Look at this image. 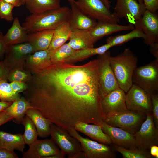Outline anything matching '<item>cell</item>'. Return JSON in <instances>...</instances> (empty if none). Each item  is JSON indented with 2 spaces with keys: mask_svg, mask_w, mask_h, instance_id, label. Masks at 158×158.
Masks as SVG:
<instances>
[{
  "mask_svg": "<svg viewBox=\"0 0 158 158\" xmlns=\"http://www.w3.org/2000/svg\"><path fill=\"white\" fill-rule=\"evenodd\" d=\"M23 97L45 117L67 131L80 122L101 126L97 59L83 65L51 64L32 74Z\"/></svg>",
  "mask_w": 158,
  "mask_h": 158,
  "instance_id": "1",
  "label": "cell"
},
{
  "mask_svg": "<svg viewBox=\"0 0 158 158\" xmlns=\"http://www.w3.org/2000/svg\"><path fill=\"white\" fill-rule=\"evenodd\" d=\"M70 14V8L67 6L32 14L26 17L22 26L28 33L54 30L62 23L68 22Z\"/></svg>",
  "mask_w": 158,
  "mask_h": 158,
  "instance_id": "2",
  "label": "cell"
},
{
  "mask_svg": "<svg viewBox=\"0 0 158 158\" xmlns=\"http://www.w3.org/2000/svg\"><path fill=\"white\" fill-rule=\"evenodd\" d=\"M138 59L129 48L114 56H110V65L120 88L127 93L133 84L132 78Z\"/></svg>",
  "mask_w": 158,
  "mask_h": 158,
  "instance_id": "3",
  "label": "cell"
},
{
  "mask_svg": "<svg viewBox=\"0 0 158 158\" xmlns=\"http://www.w3.org/2000/svg\"><path fill=\"white\" fill-rule=\"evenodd\" d=\"M51 139L60 149L61 152L68 158L84 157L80 142L66 130L52 123L50 127Z\"/></svg>",
  "mask_w": 158,
  "mask_h": 158,
  "instance_id": "4",
  "label": "cell"
},
{
  "mask_svg": "<svg viewBox=\"0 0 158 158\" xmlns=\"http://www.w3.org/2000/svg\"><path fill=\"white\" fill-rule=\"evenodd\" d=\"M132 81L150 94H158V61L155 59L146 65L136 67Z\"/></svg>",
  "mask_w": 158,
  "mask_h": 158,
  "instance_id": "5",
  "label": "cell"
},
{
  "mask_svg": "<svg viewBox=\"0 0 158 158\" xmlns=\"http://www.w3.org/2000/svg\"><path fill=\"white\" fill-rule=\"evenodd\" d=\"M111 53L107 51L98 55V79L99 94L102 99L110 92L119 88L111 67Z\"/></svg>",
  "mask_w": 158,
  "mask_h": 158,
  "instance_id": "6",
  "label": "cell"
},
{
  "mask_svg": "<svg viewBox=\"0 0 158 158\" xmlns=\"http://www.w3.org/2000/svg\"><path fill=\"white\" fill-rule=\"evenodd\" d=\"M146 116L145 113L128 110L106 118L104 122L134 134L139 130Z\"/></svg>",
  "mask_w": 158,
  "mask_h": 158,
  "instance_id": "7",
  "label": "cell"
},
{
  "mask_svg": "<svg viewBox=\"0 0 158 158\" xmlns=\"http://www.w3.org/2000/svg\"><path fill=\"white\" fill-rule=\"evenodd\" d=\"M68 132L80 142L84 158H114L116 157L113 150L107 145L99 143L82 136L74 128Z\"/></svg>",
  "mask_w": 158,
  "mask_h": 158,
  "instance_id": "8",
  "label": "cell"
},
{
  "mask_svg": "<svg viewBox=\"0 0 158 158\" xmlns=\"http://www.w3.org/2000/svg\"><path fill=\"white\" fill-rule=\"evenodd\" d=\"M35 51L33 46L28 42L8 46L2 61L10 72L24 68L27 57Z\"/></svg>",
  "mask_w": 158,
  "mask_h": 158,
  "instance_id": "9",
  "label": "cell"
},
{
  "mask_svg": "<svg viewBox=\"0 0 158 158\" xmlns=\"http://www.w3.org/2000/svg\"><path fill=\"white\" fill-rule=\"evenodd\" d=\"M146 114V118L140 129L133 134L137 147L148 150L151 146L158 145V129L155 126L152 112Z\"/></svg>",
  "mask_w": 158,
  "mask_h": 158,
  "instance_id": "10",
  "label": "cell"
},
{
  "mask_svg": "<svg viewBox=\"0 0 158 158\" xmlns=\"http://www.w3.org/2000/svg\"><path fill=\"white\" fill-rule=\"evenodd\" d=\"M146 10L144 4L136 0H117L112 14L118 19L125 18L129 24L134 26Z\"/></svg>",
  "mask_w": 158,
  "mask_h": 158,
  "instance_id": "11",
  "label": "cell"
},
{
  "mask_svg": "<svg viewBox=\"0 0 158 158\" xmlns=\"http://www.w3.org/2000/svg\"><path fill=\"white\" fill-rule=\"evenodd\" d=\"M125 102L128 110L146 114L152 112L150 94L135 84L133 83L126 94Z\"/></svg>",
  "mask_w": 158,
  "mask_h": 158,
  "instance_id": "12",
  "label": "cell"
},
{
  "mask_svg": "<svg viewBox=\"0 0 158 158\" xmlns=\"http://www.w3.org/2000/svg\"><path fill=\"white\" fill-rule=\"evenodd\" d=\"M79 8L90 17L102 21L117 23L120 20L115 17L102 0H76Z\"/></svg>",
  "mask_w": 158,
  "mask_h": 158,
  "instance_id": "13",
  "label": "cell"
},
{
  "mask_svg": "<svg viewBox=\"0 0 158 158\" xmlns=\"http://www.w3.org/2000/svg\"><path fill=\"white\" fill-rule=\"evenodd\" d=\"M126 94L120 88L109 93L102 99L101 106L105 117L128 110L126 104Z\"/></svg>",
  "mask_w": 158,
  "mask_h": 158,
  "instance_id": "14",
  "label": "cell"
},
{
  "mask_svg": "<svg viewBox=\"0 0 158 158\" xmlns=\"http://www.w3.org/2000/svg\"><path fill=\"white\" fill-rule=\"evenodd\" d=\"M23 153V158H49L50 156L62 154L58 147L51 139H37Z\"/></svg>",
  "mask_w": 158,
  "mask_h": 158,
  "instance_id": "15",
  "label": "cell"
},
{
  "mask_svg": "<svg viewBox=\"0 0 158 158\" xmlns=\"http://www.w3.org/2000/svg\"><path fill=\"white\" fill-rule=\"evenodd\" d=\"M71 7V14L68 21L72 30H90L97 22L85 13L77 4L75 0H67Z\"/></svg>",
  "mask_w": 158,
  "mask_h": 158,
  "instance_id": "16",
  "label": "cell"
},
{
  "mask_svg": "<svg viewBox=\"0 0 158 158\" xmlns=\"http://www.w3.org/2000/svg\"><path fill=\"white\" fill-rule=\"evenodd\" d=\"M101 127L115 145L127 149L137 147L133 134L119 128L111 126L105 122Z\"/></svg>",
  "mask_w": 158,
  "mask_h": 158,
  "instance_id": "17",
  "label": "cell"
},
{
  "mask_svg": "<svg viewBox=\"0 0 158 158\" xmlns=\"http://www.w3.org/2000/svg\"><path fill=\"white\" fill-rule=\"evenodd\" d=\"M136 23L146 36L143 40L145 44L150 46L158 43V16L156 12L146 10Z\"/></svg>",
  "mask_w": 158,
  "mask_h": 158,
  "instance_id": "18",
  "label": "cell"
},
{
  "mask_svg": "<svg viewBox=\"0 0 158 158\" xmlns=\"http://www.w3.org/2000/svg\"><path fill=\"white\" fill-rule=\"evenodd\" d=\"M50 51H37L26 58L24 69L31 74L44 70L51 64Z\"/></svg>",
  "mask_w": 158,
  "mask_h": 158,
  "instance_id": "19",
  "label": "cell"
},
{
  "mask_svg": "<svg viewBox=\"0 0 158 158\" xmlns=\"http://www.w3.org/2000/svg\"><path fill=\"white\" fill-rule=\"evenodd\" d=\"M134 28V25H119L117 23L98 21L89 32L95 43L103 37L112 33L126 30H130Z\"/></svg>",
  "mask_w": 158,
  "mask_h": 158,
  "instance_id": "20",
  "label": "cell"
},
{
  "mask_svg": "<svg viewBox=\"0 0 158 158\" xmlns=\"http://www.w3.org/2000/svg\"><path fill=\"white\" fill-rule=\"evenodd\" d=\"M74 128L77 131L99 143L107 145L112 143L109 137L104 132L100 126L80 122L75 125Z\"/></svg>",
  "mask_w": 158,
  "mask_h": 158,
  "instance_id": "21",
  "label": "cell"
},
{
  "mask_svg": "<svg viewBox=\"0 0 158 158\" xmlns=\"http://www.w3.org/2000/svg\"><path fill=\"white\" fill-rule=\"evenodd\" d=\"M28 33L20 23L18 18H15L12 25L3 38L8 46L28 42Z\"/></svg>",
  "mask_w": 158,
  "mask_h": 158,
  "instance_id": "22",
  "label": "cell"
},
{
  "mask_svg": "<svg viewBox=\"0 0 158 158\" xmlns=\"http://www.w3.org/2000/svg\"><path fill=\"white\" fill-rule=\"evenodd\" d=\"M25 144L22 134L0 130V149L9 151L16 150L23 153Z\"/></svg>",
  "mask_w": 158,
  "mask_h": 158,
  "instance_id": "23",
  "label": "cell"
},
{
  "mask_svg": "<svg viewBox=\"0 0 158 158\" xmlns=\"http://www.w3.org/2000/svg\"><path fill=\"white\" fill-rule=\"evenodd\" d=\"M25 115L33 122L39 137L45 138L50 135V127L53 123L39 111L34 108H30L27 110Z\"/></svg>",
  "mask_w": 158,
  "mask_h": 158,
  "instance_id": "24",
  "label": "cell"
},
{
  "mask_svg": "<svg viewBox=\"0 0 158 158\" xmlns=\"http://www.w3.org/2000/svg\"><path fill=\"white\" fill-rule=\"evenodd\" d=\"M89 31L72 30L68 43L69 46L75 50L93 47L95 42Z\"/></svg>",
  "mask_w": 158,
  "mask_h": 158,
  "instance_id": "25",
  "label": "cell"
},
{
  "mask_svg": "<svg viewBox=\"0 0 158 158\" xmlns=\"http://www.w3.org/2000/svg\"><path fill=\"white\" fill-rule=\"evenodd\" d=\"M54 30H42L28 33V42L33 46L36 51L48 49L52 40Z\"/></svg>",
  "mask_w": 158,
  "mask_h": 158,
  "instance_id": "26",
  "label": "cell"
},
{
  "mask_svg": "<svg viewBox=\"0 0 158 158\" xmlns=\"http://www.w3.org/2000/svg\"><path fill=\"white\" fill-rule=\"evenodd\" d=\"M112 47L109 44L106 43L97 48H91L75 51L70 56L66 58L64 63L74 64L92 56L102 54Z\"/></svg>",
  "mask_w": 158,
  "mask_h": 158,
  "instance_id": "27",
  "label": "cell"
},
{
  "mask_svg": "<svg viewBox=\"0 0 158 158\" xmlns=\"http://www.w3.org/2000/svg\"><path fill=\"white\" fill-rule=\"evenodd\" d=\"M32 108L33 107L23 96L13 102L4 110L13 116L12 121L14 122L20 124L25 115L27 110Z\"/></svg>",
  "mask_w": 158,
  "mask_h": 158,
  "instance_id": "28",
  "label": "cell"
},
{
  "mask_svg": "<svg viewBox=\"0 0 158 158\" xmlns=\"http://www.w3.org/2000/svg\"><path fill=\"white\" fill-rule=\"evenodd\" d=\"M72 31L68 22L58 26L54 30L52 40L48 50H54L65 43L69 40Z\"/></svg>",
  "mask_w": 158,
  "mask_h": 158,
  "instance_id": "29",
  "label": "cell"
},
{
  "mask_svg": "<svg viewBox=\"0 0 158 158\" xmlns=\"http://www.w3.org/2000/svg\"><path fill=\"white\" fill-rule=\"evenodd\" d=\"M61 0H25V4L32 13L56 9L61 6Z\"/></svg>",
  "mask_w": 158,
  "mask_h": 158,
  "instance_id": "30",
  "label": "cell"
},
{
  "mask_svg": "<svg viewBox=\"0 0 158 158\" xmlns=\"http://www.w3.org/2000/svg\"><path fill=\"white\" fill-rule=\"evenodd\" d=\"M134 26V29L128 33L107 38L106 43L110 44L113 47L121 45L135 38H141L144 40H145L146 36L139 25L136 23Z\"/></svg>",
  "mask_w": 158,
  "mask_h": 158,
  "instance_id": "31",
  "label": "cell"
},
{
  "mask_svg": "<svg viewBox=\"0 0 158 158\" xmlns=\"http://www.w3.org/2000/svg\"><path fill=\"white\" fill-rule=\"evenodd\" d=\"M21 123L24 127L23 137L25 144L30 146L37 139L38 136L35 126L31 119L26 115L23 118Z\"/></svg>",
  "mask_w": 158,
  "mask_h": 158,
  "instance_id": "32",
  "label": "cell"
},
{
  "mask_svg": "<svg viewBox=\"0 0 158 158\" xmlns=\"http://www.w3.org/2000/svg\"><path fill=\"white\" fill-rule=\"evenodd\" d=\"M75 51L68 43H65L54 50L50 51L51 64L64 63L65 60L71 55Z\"/></svg>",
  "mask_w": 158,
  "mask_h": 158,
  "instance_id": "33",
  "label": "cell"
},
{
  "mask_svg": "<svg viewBox=\"0 0 158 158\" xmlns=\"http://www.w3.org/2000/svg\"><path fill=\"white\" fill-rule=\"evenodd\" d=\"M7 80H0V100L4 102H13L21 96L15 92Z\"/></svg>",
  "mask_w": 158,
  "mask_h": 158,
  "instance_id": "34",
  "label": "cell"
},
{
  "mask_svg": "<svg viewBox=\"0 0 158 158\" xmlns=\"http://www.w3.org/2000/svg\"><path fill=\"white\" fill-rule=\"evenodd\" d=\"M113 148L120 153L123 158H151L152 157L147 150H143L138 147L127 149L114 145Z\"/></svg>",
  "mask_w": 158,
  "mask_h": 158,
  "instance_id": "35",
  "label": "cell"
},
{
  "mask_svg": "<svg viewBox=\"0 0 158 158\" xmlns=\"http://www.w3.org/2000/svg\"><path fill=\"white\" fill-rule=\"evenodd\" d=\"M31 76L32 74L24 68H18L10 71L8 80L10 82L15 81L26 83L30 79Z\"/></svg>",
  "mask_w": 158,
  "mask_h": 158,
  "instance_id": "36",
  "label": "cell"
},
{
  "mask_svg": "<svg viewBox=\"0 0 158 158\" xmlns=\"http://www.w3.org/2000/svg\"><path fill=\"white\" fill-rule=\"evenodd\" d=\"M14 7L12 5L0 0V18L7 21L13 20L12 11Z\"/></svg>",
  "mask_w": 158,
  "mask_h": 158,
  "instance_id": "37",
  "label": "cell"
},
{
  "mask_svg": "<svg viewBox=\"0 0 158 158\" xmlns=\"http://www.w3.org/2000/svg\"><path fill=\"white\" fill-rule=\"evenodd\" d=\"M152 106V113L155 126L158 129V94H150Z\"/></svg>",
  "mask_w": 158,
  "mask_h": 158,
  "instance_id": "38",
  "label": "cell"
},
{
  "mask_svg": "<svg viewBox=\"0 0 158 158\" xmlns=\"http://www.w3.org/2000/svg\"><path fill=\"white\" fill-rule=\"evenodd\" d=\"M143 3L146 10L153 13L158 10V0H143Z\"/></svg>",
  "mask_w": 158,
  "mask_h": 158,
  "instance_id": "39",
  "label": "cell"
},
{
  "mask_svg": "<svg viewBox=\"0 0 158 158\" xmlns=\"http://www.w3.org/2000/svg\"><path fill=\"white\" fill-rule=\"evenodd\" d=\"M13 90L19 93L23 92L27 89V86L25 83L20 81H12L10 83Z\"/></svg>",
  "mask_w": 158,
  "mask_h": 158,
  "instance_id": "40",
  "label": "cell"
},
{
  "mask_svg": "<svg viewBox=\"0 0 158 158\" xmlns=\"http://www.w3.org/2000/svg\"><path fill=\"white\" fill-rule=\"evenodd\" d=\"M9 71L4 63L3 61H0V80H7Z\"/></svg>",
  "mask_w": 158,
  "mask_h": 158,
  "instance_id": "41",
  "label": "cell"
},
{
  "mask_svg": "<svg viewBox=\"0 0 158 158\" xmlns=\"http://www.w3.org/2000/svg\"><path fill=\"white\" fill-rule=\"evenodd\" d=\"M13 119V116L5 110L0 112V126Z\"/></svg>",
  "mask_w": 158,
  "mask_h": 158,
  "instance_id": "42",
  "label": "cell"
},
{
  "mask_svg": "<svg viewBox=\"0 0 158 158\" xmlns=\"http://www.w3.org/2000/svg\"><path fill=\"white\" fill-rule=\"evenodd\" d=\"M3 36V32L0 31V60L4 57L7 47L4 42Z\"/></svg>",
  "mask_w": 158,
  "mask_h": 158,
  "instance_id": "43",
  "label": "cell"
},
{
  "mask_svg": "<svg viewBox=\"0 0 158 158\" xmlns=\"http://www.w3.org/2000/svg\"><path fill=\"white\" fill-rule=\"evenodd\" d=\"M18 156L14 151L0 149V158H18Z\"/></svg>",
  "mask_w": 158,
  "mask_h": 158,
  "instance_id": "44",
  "label": "cell"
},
{
  "mask_svg": "<svg viewBox=\"0 0 158 158\" xmlns=\"http://www.w3.org/2000/svg\"><path fill=\"white\" fill-rule=\"evenodd\" d=\"M150 51L158 61V43L150 46Z\"/></svg>",
  "mask_w": 158,
  "mask_h": 158,
  "instance_id": "45",
  "label": "cell"
},
{
  "mask_svg": "<svg viewBox=\"0 0 158 158\" xmlns=\"http://www.w3.org/2000/svg\"><path fill=\"white\" fill-rule=\"evenodd\" d=\"M150 154L155 158H158V146L157 145H152L150 147Z\"/></svg>",
  "mask_w": 158,
  "mask_h": 158,
  "instance_id": "46",
  "label": "cell"
},
{
  "mask_svg": "<svg viewBox=\"0 0 158 158\" xmlns=\"http://www.w3.org/2000/svg\"><path fill=\"white\" fill-rule=\"evenodd\" d=\"M13 5L14 7H18L23 5L21 0H0Z\"/></svg>",
  "mask_w": 158,
  "mask_h": 158,
  "instance_id": "47",
  "label": "cell"
},
{
  "mask_svg": "<svg viewBox=\"0 0 158 158\" xmlns=\"http://www.w3.org/2000/svg\"><path fill=\"white\" fill-rule=\"evenodd\" d=\"M13 102H4L0 100V112L4 111Z\"/></svg>",
  "mask_w": 158,
  "mask_h": 158,
  "instance_id": "48",
  "label": "cell"
},
{
  "mask_svg": "<svg viewBox=\"0 0 158 158\" xmlns=\"http://www.w3.org/2000/svg\"><path fill=\"white\" fill-rule=\"evenodd\" d=\"M108 9L110 10L111 7V2L109 0H102Z\"/></svg>",
  "mask_w": 158,
  "mask_h": 158,
  "instance_id": "49",
  "label": "cell"
},
{
  "mask_svg": "<svg viewBox=\"0 0 158 158\" xmlns=\"http://www.w3.org/2000/svg\"><path fill=\"white\" fill-rule=\"evenodd\" d=\"M138 2L141 4H143V0H137Z\"/></svg>",
  "mask_w": 158,
  "mask_h": 158,
  "instance_id": "50",
  "label": "cell"
},
{
  "mask_svg": "<svg viewBox=\"0 0 158 158\" xmlns=\"http://www.w3.org/2000/svg\"><path fill=\"white\" fill-rule=\"evenodd\" d=\"M21 0L22 3V4H25V0Z\"/></svg>",
  "mask_w": 158,
  "mask_h": 158,
  "instance_id": "51",
  "label": "cell"
},
{
  "mask_svg": "<svg viewBox=\"0 0 158 158\" xmlns=\"http://www.w3.org/2000/svg\"></svg>",
  "mask_w": 158,
  "mask_h": 158,
  "instance_id": "52",
  "label": "cell"
}]
</instances>
